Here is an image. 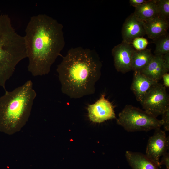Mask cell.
I'll return each mask as SVG.
<instances>
[{
    "label": "cell",
    "mask_w": 169,
    "mask_h": 169,
    "mask_svg": "<svg viewBox=\"0 0 169 169\" xmlns=\"http://www.w3.org/2000/svg\"><path fill=\"white\" fill-rule=\"evenodd\" d=\"M122 42L131 44L135 38L146 35L143 22L137 20L133 13L125 20L122 29Z\"/></svg>",
    "instance_id": "30bf717a"
},
{
    "label": "cell",
    "mask_w": 169,
    "mask_h": 169,
    "mask_svg": "<svg viewBox=\"0 0 169 169\" xmlns=\"http://www.w3.org/2000/svg\"><path fill=\"white\" fill-rule=\"evenodd\" d=\"M138 20L144 22L159 16L156 0L147 1L135 8L133 13Z\"/></svg>",
    "instance_id": "9a60e30c"
},
{
    "label": "cell",
    "mask_w": 169,
    "mask_h": 169,
    "mask_svg": "<svg viewBox=\"0 0 169 169\" xmlns=\"http://www.w3.org/2000/svg\"><path fill=\"white\" fill-rule=\"evenodd\" d=\"M148 44V42L147 39L143 37H138L135 38L131 44L134 49L137 51L145 49Z\"/></svg>",
    "instance_id": "d6986e66"
},
{
    "label": "cell",
    "mask_w": 169,
    "mask_h": 169,
    "mask_svg": "<svg viewBox=\"0 0 169 169\" xmlns=\"http://www.w3.org/2000/svg\"><path fill=\"white\" fill-rule=\"evenodd\" d=\"M37 95L31 80L0 97V131L12 135L25 125Z\"/></svg>",
    "instance_id": "3957f363"
},
{
    "label": "cell",
    "mask_w": 169,
    "mask_h": 169,
    "mask_svg": "<svg viewBox=\"0 0 169 169\" xmlns=\"http://www.w3.org/2000/svg\"><path fill=\"white\" fill-rule=\"evenodd\" d=\"M24 38L28 71L34 76L48 74L65 44L62 25L45 14L31 17Z\"/></svg>",
    "instance_id": "6da1fadb"
},
{
    "label": "cell",
    "mask_w": 169,
    "mask_h": 169,
    "mask_svg": "<svg viewBox=\"0 0 169 169\" xmlns=\"http://www.w3.org/2000/svg\"><path fill=\"white\" fill-rule=\"evenodd\" d=\"M162 79L163 81V85L165 87H169V74L168 73L165 74L162 76Z\"/></svg>",
    "instance_id": "603a6c76"
},
{
    "label": "cell",
    "mask_w": 169,
    "mask_h": 169,
    "mask_svg": "<svg viewBox=\"0 0 169 169\" xmlns=\"http://www.w3.org/2000/svg\"><path fill=\"white\" fill-rule=\"evenodd\" d=\"M26 58L24 37L16 32L8 15L0 14V86L5 91L16 65Z\"/></svg>",
    "instance_id": "277c9868"
},
{
    "label": "cell",
    "mask_w": 169,
    "mask_h": 169,
    "mask_svg": "<svg viewBox=\"0 0 169 169\" xmlns=\"http://www.w3.org/2000/svg\"><path fill=\"white\" fill-rule=\"evenodd\" d=\"M169 146V137L165 131L160 128L155 130L153 135L148 139L146 155L161 167L160 158L167 152Z\"/></svg>",
    "instance_id": "52a82bcc"
},
{
    "label": "cell",
    "mask_w": 169,
    "mask_h": 169,
    "mask_svg": "<svg viewBox=\"0 0 169 169\" xmlns=\"http://www.w3.org/2000/svg\"><path fill=\"white\" fill-rule=\"evenodd\" d=\"M102 94L94 103L88 105L87 110L90 120L94 123H100L116 118L114 106Z\"/></svg>",
    "instance_id": "ba28073f"
},
{
    "label": "cell",
    "mask_w": 169,
    "mask_h": 169,
    "mask_svg": "<svg viewBox=\"0 0 169 169\" xmlns=\"http://www.w3.org/2000/svg\"><path fill=\"white\" fill-rule=\"evenodd\" d=\"M102 66L95 50L81 47L71 48L56 69L62 92L74 99L94 94Z\"/></svg>",
    "instance_id": "7a4b0ae2"
},
{
    "label": "cell",
    "mask_w": 169,
    "mask_h": 169,
    "mask_svg": "<svg viewBox=\"0 0 169 169\" xmlns=\"http://www.w3.org/2000/svg\"><path fill=\"white\" fill-rule=\"evenodd\" d=\"M162 115L161 120L163 122L162 125L165 131L169 130V109L165 112Z\"/></svg>",
    "instance_id": "ffe728a7"
},
{
    "label": "cell",
    "mask_w": 169,
    "mask_h": 169,
    "mask_svg": "<svg viewBox=\"0 0 169 169\" xmlns=\"http://www.w3.org/2000/svg\"><path fill=\"white\" fill-rule=\"evenodd\" d=\"M135 50L131 44L122 41L114 47L112 53L117 71L125 73L132 70V60Z\"/></svg>",
    "instance_id": "9c48e42d"
},
{
    "label": "cell",
    "mask_w": 169,
    "mask_h": 169,
    "mask_svg": "<svg viewBox=\"0 0 169 169\" xmlns=\"http://www.w3.org/2000/svg\"><path fill=\"white\" fill-rule=\"evenodd\" d=\"M155 44V55H163L169 52V35L168 33L153 40Z\"/></svg>",
    "instance_id": "e0dca14e"
},
{
    "label": "cell",
    "mask_w": 169,
    "mask_h": 169,
    "mask_svg": "<svg viewBox=\"0 0 169 169\" xmlns=\"http://www.w3.org/2000/svg\"><path fill=\"white\" fill-rule=\"evenodd\" d=\"M158 82L140 72L134 71L131 89L140 102L150 88Z\"/></svg>",
    "instance_id": "7c38bea8"
},
{
    "label": "cell",
    "mask_w": 169,
    "mask_h": 169,
    "mask_svg": "<svg viewBox=\"0 0 169 169\" xmlns=\"http://www.w3.org/2000/svg\"><path fill=\"white\" fill-rule=\"evenodd\" d=\"M146 35L153 40L168 33L169 20L159 16L143 22Z\"/></svg>",
    "instance_id": "4fadbf2b"
},
{
    "label": "cell",
    "mask_w": 169,
    "mask_h": 169,
    "mask_svg": "<svg viewBox=\"0 0 169 169\" xmlns=\"http://www.w3.org/2000/svg\"><path fill=\"white\" fill-rule=\"evenodd\" d=\"M153 56L150 49H146L140 51L135 50L132 60V70L141 72L147 66Z\"/></svg>",
    "instance_id": "2e32d148"
},
{
    "label": "cell",
    "mask_w": 169,
    "mask_h": 169,
    "mask_svg": "<svg viewBox=\"0 0 169 169\" xmlns=\"http://www.w3.org/2000/svg\"><path fill=\"white\" fill-rule=\"evenodd\" d=\"M118 124L128 132L148 131L160 128L162 125L160 120L145 110L127 105L119 113Z\"/></svg>",
    "instance_id": "5b68a950"
},
{
    "label": "cell",
    "mask_w": 169,
    "mask_h": 169,
    "mask_svg": "<svg viewBox=\"0 0 169 169\" xmlns=\"http://www.w3.org/2000/svg\"><path fill=\"white\" fill-rule=\"evenodd\" d=\"M156 3L159 16L169 20V0H156Z\"/></svg>",
    "instance_id": "ac0fdd59"
},
{
    "label": "cell",
    "mask_w": 169,
    "mask_h": 169,
    "mask_svg": "<svg viewBox=\"0 0 169 169\" xmlns=\"http://www.w3.org/2000/svg\"><path fill=\"white\" fill-rule=\"evenodd\" d=\"M144 110L156 118L169 109V96L166 88L158 82L152 86L140 102Z\"/></svg>",
    "instance_id": "8992f818"
},
{
    "label": "cell",
    "mask_w": 169,
    "mask_h": 169,
    "mask_svg": "<svg viewBox=\"0 0 169 169\" xmlns=\"http://www.w3.org/2000/svg\"><path fill=\"white\" fill-rule=\"evenodd\" d=\"M147 0H130L129 3L131 5L135 7L141 5L146 2Z\"/></svg>",
    "instance_id": "7402d4cb"
},
{
    "label": "cell",
    "mask_w": 169,
    "mask_h": 169,
    "mask_svg": "<svg viewBox=\"0 0 169 169\" xmlns=\"http://www.w3.org/2000/svg\"><path fill=\"white\" fill-rule=\"evenodd\" d=\"M125 156L133 169H159V166L143 154L127 151Z\"/></svg>",
    "instance_id": "5bb4252c"
},
{
    "label": "cell",
    "mask_w": 169,
    "mask_h": 169,
    "mask_svg": "<svg viewBox=\"0 0 169 169\" xmlns=\"http://www.w3.org/2000/svg\"><path fill=\"white\" fill-rule=\"evenodd\" d=\"M162 165L166 166V169H169V154L166 152L162 156L161 160L160 161L159 165L161 166Z\"/></svg>",
    "instance_id": "44dd1931"
},
{
    "label": "cell",
    "mask_w": 169,
    "mask_h": 169,
    "mask_svg": "<svg viewBox=\"0 0 169 169\" xmlns=\"http://www.w3.org/2000/svg\"><path fill=\"white\" fill-rule=\"evenodd\" d=\"M169 70V64L164 60L163 55H155L147 66L141 72L157 82Z\"/></svg>",
    "instance_id": "8fae6325"
}]
</instances>
